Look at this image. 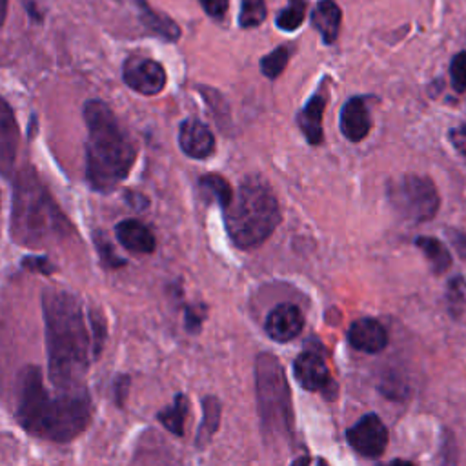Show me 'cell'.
<instances>
[{
    "mask_svg": "<svg viewBox=\"0 0 466 466\" xmlns=\"http://www.w3.org/2000/svg\"><path fill=\"white\" fill-rule=\"evenodd\" d=\"M291 466H326L320 459H313V457H299Z\"/></svg>",
    "mask_w": 466,
    "mask_h": 466,
    "instance_id": "cell-35",
    "label": "cell"
},
{
    "mask_svg": "<svg viewBox=\"0 0 466 466\" xmlns=\"http://www.w3.org/2000/svg\"><path fill=\"white\" fill-rule=\"evenodd\" d=\"M178 146L191 158H206L215 151V138L204 122L186 118L178 129Z\"/></svg>",
    "mask_w": 466,
    "mask_h": 466,
    "instance_id": "cell-10",
    "label": "cell"
},
{
    "mask_svg": "<svg viewBox=\"0 0 466 466\" xmlns=\"http://www.w3.org/2000/svg\"><path fill=\"white\" fill-rule=\"evenodd\" d=\"M187 397L184 393H178L173 400L171 406H167L166 410L158 411L157 419L162 422V426L166 430H169L171 433L182 437L184 435V422H186V415H187Z\"/></svg>",
    "mask_w": 466,
    "mask_h": 466,
    "instance_id": "cell-21",
    "label": "cell"
},
{
    "mask_svg": "<svg viewBox=\"0 0 466 466\" xmlns=\"http://www.w3.org/2000/svg\"><path fill=\"white\" fill-rule=\"evenodd\" d=\"M415 246L424 253L435 273H444L451 266V255L435 237H417Z\"/></svg>",
    "mask_w": 466,
    "mask_h": 466,
    "instance_id": "cell-20",
    "label": "cell"
},
{
    "mask_svg": "<svg viewBox=\"0 0 466 466\" xmlns=\"http://www.w3.org/2000/svg\"><path fill=\"white\" fill-rule=\"evenodd\" d=\"M198 186H200V191L206 198H211L213 202H217L222 209H226L233 198V191H231V186L228 184L226 178H222L220 175H215V173H209V175H204L200 177L198 180Z\"/></svg>",
    "mask_w": 466,
    "mask_h": 466,
    "instance_id": "cell-22",
    "label": "cell"
},
{
    "mask_svg": "<svg viewBox=\"0 0 466 466\" xmlns=\"http://www.w3.org/2000/svg\"><path fill=\"white\" fill-rule=\"evenodd\" d=\"M202 9L206 11L208 16L215 18V20H222L226 11H228V2L229 0H198Z\"/></svg>",
    "mask_w": 466,
    "mask_h": 466,
    "instance_id": "cell-31",
    "label": "cell"
},
{
    "mask_svg": "<svg viewBox=\"0 0 466 466\" xmlns=\"http://www.w3.org/2000/svg\"><path fill=\"white\" fill-rule=\"evenodd\" d=\"M22 268H25L27 271H36L44 275H51L56 269L46 257H25L22 258Z\"/></svg>",
    "mask_w": 466,
    "mask_h": 466,
    "instance_id": "cell-30",
    "label": "cell"
},
{
    "mask_svg": "<svg viewBox=\"0 0 466 466\" xmlns=\"http://www.w3.org/2000/svg\"><path fill=\"white\" fill-rule=\"evenodd\" d=\"M93 240H95V248L100 255V262L109 268V269H116L122 268L126 264V260L122 257H118L116 249L113 248V244L109 242V238L106 237V233L102 231H95L93 233Z\"/></svg>",
    "mask_w": 466,
    "mask_h": 466,
    "instance_id": "cell-25",
    "label": "cell"
},
{
    "mask_svg": "<svg viewBox=\"0 0 466 466\" xmlns=\"http://www.w3.org/2000/svg\"><path fill=\"white\" fill-rule=\"evenodd\" d=\"M202 410H204V417H202V424L197 431V446L202 448L208 444V441L211 439V435L215 433V430L218 428V420H220V402L215 397H206L202 400Z\"/></svg>",
    "mask_w": 466,
    "mask_h": 466,
    "instance_id": "cell-23",
    "label": "cell"
},
{
    "mask_svg": "<svg viewBox=\"0 0 466 466\" xmlns=\"http://www.w3.org/2000/svg\"><path fill=\"white\" fill-rule=\"evenodd\" d=\"M289 2H295V0H289Z\"/></svg>",
    "mask_w": 466,
    "mask_h": 466,
    "instance_id": "cell-38",
    "label": "cell"
},
{
    "mask_svg": "<svg viewBox=\"0 0 466 466\" xmlns=\"http://www.w3.org/2000/svg\"><path fill=\"white\" fill-rule=\"evenodd\" d=\"M388 200L391 208L410 222H428L437 215L439 193L431 178L406 173L388 184Z\"/></svg>",
    "mask_w": 466,
    "mask_h": 466,
    "instance_id": "cell-7",
    "label": "cell"
},
{
    "mask_svg": "<svg viewBox=\"0 0 466 466\" xmlns=\"http://www.w3.org/2000/svg\"><path fill=\"white\" fill-rule=\"evenodd\" d=\"M346 437L350 446L364 457H379L388 444V431L382 420L373 413H368L355 422Z\"/></svg>",
    "mask_w": 466,
    "mask_h": 466,
    "instance_id": "cell-9",
    "label": "cell"
},
{
    "mask_svg": "<svg viewBox=\"0 0 466 466\" xmlns=\"http://www.w3.org/2000/svg\"><path fill=\"white\" fill-rule=\"evenodd\" d=\"M304 326L302 313L293 304H279L266 319V331L277 342H288L295 339Z\"/></svg>",
    "mask_w": 466,
    "mask_h": 466,
    "instance_id": "cell-11",
    "label": "cell"
},
{
    "mask_svg": "<svg viewBox=\"0 0 466 466\" xmlns=\"http://www.w3.org/2000/svg\"><path fill=\"white\" fill-rule=\"evenodd\" d=\"M446 235H448V240L451 242V246L455 248V251L459 253V257L466 262V235L457 229H446Z\"/></svg>",
    "mask_w": 466,
    "mask_h": 466,
    "instance_id": "cell-34",
    "label": "cell"
},
{
    "mask_svg": "<svg viewBox=\"0 0 466 466\" xmlns=\"http://www.w3.org/2000/svg\"><path fill=\"white\" fill-rule=\"evenodd\" d=\"M390 466H413V464L408 462V461H399V459H397V461H391Z\"/></svg>",
    "mask_w": 466,
    "mask_h": 466,
    "instance_id": "cell-37",
    "label": "cell"
},
{
    "mask_svg": "<svg viewBox=\"0 0 466 466\" xmlns=\"http://www.w3.org/2000/svg\"><path fill=\"white\" fill-rule=\"evenodd\" d=\"M371 129L370 111L362 96H351L340 111V131L351 142H360Z\"/></svg>",
    "mask_w": 466,
    "mask_h": 466,
    "instance_id": "cell-13",
    "label": "cell"
},
{
    "mask_svg": "<svg viewBox=\"0 0 466 466\" xmlns=\"http://www.w3.org/2000/svg\"><path fill=\"white\" fill-rule=\"evenodd\" d=\"M226 211V229L235 246L251 249L260 246L279 226L280 209L277 197L258 175L246 177Z\"/></svg>",
    "mask_w": 466,
    "mask_h": 466,
    "instance_id": "cell-5",
    "label": "cell"
},
{
    "mask_svg": "<svg viewBox=\"0 0 466 466\" xmlns=\"http://www.w3.org/2000/svg\"><path fill=\"white\" fill-rule=\"evenodd\" d=\"M348 340L359 351L377 353L388 344V333L379 320L360 319L350 326Z\"/></svg>",
    "mask_w": 466,
    "mask_h": 466,
    "instance_id": "cell-14",
    "label": "cell"
},
{
    "mask_svg": "<svg viewBox=\"0 0 466 466\" xmlns=\"http://www.w3.org/2000/svg\"><path fill=\"white\" fill-rule=\"evenodd\" d=\"M15 415L27 433L53 442H69L89 426L93 402L84 386L49 395L42 370L25 366L18 375Z\"/></svg>",
    "mask_w": 466,
    "mask_h": 466,
    "instance_id": "cell-2",
    "label": "cell"
},
{
    "mask_svg": "<svg viewBox=\"0 0 466 466\" xmlns=\"http://www.w3.org/2000/svg\"><path fill=\"white\" fill-rule=\"evenodd\" d=\"M304 15H306V2L304 0H295V2H289L288 7H284L277 15L275 24L282 31H295L297 27H300V24L304 20Z\"/></svg>",
    "mask_w": 466,
    "mask_h": 466,
    "instance_id": "cell-24",
    "label": "cell"
},
{
    "mask_svg": "<svg viewBox=\"0 0 466 466\" xmlns=\"http://www.w3.org/2000/svg\"><path fill=\"white\" fill-rule=\"evenodd\" d=\"M342 13L333 0H319L311 11V25L322 35L326 44H333L340 31Z\"/></svg>",
    "mask_w": 466,
    "mask_h": 466,
    "instance_id": "cell-18",
    "label": "cell"
},
{
    "mask_svg": "<svg viewBox=\"0 0 466 466\" xmlns=\"http://www.w3.org/2000/svg\"><path fill=\"white\" fill-rule=\"evenodd\" d=\"M5 15H7V0H0V27L5 22Z\"/></svg>",
    "mask_w": 466,
    "mask_h": 466,
    "instance_id": "cell-36",
    "label": "cell"
},
{
    "mask_svg": "<svg viewBox=\"0 0 466 466\" xmlns=\"http://www.w3.org/2000/svg\"><path fill=\"white\" fill-rule=\"evenodd\" d=\"M288 58H289V49L286 46L277 47L275 51H271L269 55H266L260 60L262 75L268 76V78H277L284 71V67L288 64Z\"/></svg>",
    "mask_w": 466,
    "mask_h": 466,
    "instance_id": "cell-27",
    "label": "cell"
},
{
    "mask_svg": "<svg viewBox=\"0 0 466 466\" xmlns=\"http://www.w3.org/2000/svg\"><path fill=\"white\" fill-rule=\"evenodd\" d=\"M324 87H326V84H322L319 87V91L306 102V106L297 115V126L304 133L306 140L313 146L320 144L324 138L322 115H324L326 102H328V91Z\"/></svg>",
    "mask_w": 466,
    "mask_h": 466,
    "instance_id": "cell-12",
    "label": "cell"
},
{
    "mask_svg": "<svg viewBox=\"0 0 466 466\" xmlns=\"http://www.w3.org/2000/svg\"><path fill=\"white\" fill-rule=\"evenodd\" d=\"M257 397L264 424L269 430H288L291 426V404L286 375L280 362L268 353L258 355L255 364Z\"/></svg>",
    "mask_w": 466,
    "mask_h": 466,
    "instance_id": "cell-6",
    "label": "cell"
},
{
    "mask_svg": "<svg viewBox=\"0 0 466 466\" xmlns=\"http://www.w3.org/2000/svg\"><path fill=\"white\" fill-rule=\"evenodd\" d=\"M450 76H451L453 89L457 93H464L466 91V53L464 51L453 56L450 66Z\"/></svg>",
    "mask_w": 466,
    "mask_h": 466,
    "instance_id": "cell-29",
    "label": "cell"
},
{
    "mask_svg": "<svg viewBox=\"0 0 466 466\" xmlns=\"http://www.w3.org/2000/svg\"><path fill=\"white\" fill-rule=\"evenodd\" d=\"M87 320H89V329H91V339H93V357L98 359L100 351L104 350V342H106V335H107L106 317H104V313L91 309L87 313Z\"/></svg>",
    "mask_w": 466,
    "mask_h": 466,
    "instance_id": "cell-28",
    "label": "cell"
},
{
    "mask_svg": "<svg viewBox=\"0 0 466 466\" xmlns=\"http://www.w3.org/2000/svg\"><path fill=\"white\" fill-rule=\"evenodd\" d=\"M129 386H131V379L129 375H118L115 377V402L122 408L124 402H126V397H127V391H129Z\"/></svg>",
    "mask_w": 466,
    "mask_h": 466,
    "instance_id": "cell-32",
    "label": "cell"
},
{
    "mask_svg": "<svg viewBox=\"0 0 466 466\" xmlns=\"http://www.w3.org/2000/svg\"><path fill=\"white\" fill-rule=\"evenodd\" d=\"M266 18V4L264 0H242V7L238 13V25L248 29L260 25Z\"/></svg>",
    "mask_w": 466,
    "mask_h": 466,
    "instance_id": "cell-26",
    "label": "cell"
},
{
    "mask_svg": "<svg viewBox=\"0 0 466 466\" xmlns=\"http://www.w3.org/2000/svg\"><path fill=\"white\" fill-rule=\"evenodd\" d=\"M135 2H137V7H138V13H140V20L149 31H153L155 35H158V36H162L164 40H169V42L178 40L180 29L169 16L151 9V5L146 0H135Z\"/></svg>",
    "mask_w": 466,
    "mask_h": 466,
    "instance_id": "cell-19",
    "label": "cell"
},
{
    "mask_svg": "<svg viewBox=\"0 0 466 466\" xmlns=\"http://www.w3.org/2000/svg\"><path fill=\"white\" fill-rule=\"evenodd\" d=\"M295 379L304 390L315 391V390H324L329 384V373L328 368L322 360L320 355L313 351H304L295 359L293 364Z\"/></svg>",
    "mask_w": 466,
    "mask_h": 466,
    "instance_id": "cell-15",
    "label": "cell"
},
{
    "mask_svg": "<svg viewBox=\"0 0 466 466\" xmlns=\"http://www.w3.org/2000/svg\"><path fill=\"white\" fill-rule=\"evenodd\" d=\"M116 238L118 242L131 253H151L157 246L153 231L135 218H126L116 224Z\"/></svg>",
    "mask_w": 466,
    "mask_h": 466,
    "instance_id": "cell-17",
    "label": "cell"
},
{
    "mask_svg": "<svg viewBox=\"0 0 466 466\" xmlns=\"http://www.w3.org/2000/svg\"><path fill=\"white\" fill-rule=\"evenodd\" d=\"M84 120L87 127L86 178L93 191L106 195L129 175L137 149L106 102H86Z\"/></svg>",
    "mask_w": 466,
    "mask_h": 466,
    "instance_id": "cell-3",
    "label": "cell"
},
{
    "mask_svg": "<svg viewBox=\"0 0 466 466\" xmlns=\"http://www.w3.org/2000/svg\"><path fill=\"white\" fill-rule=\"evenodd\" d=\"M448 137H450V142L455 147V151L461 155H466V126L462 124V126L451 127Z\"/></svg>",
    "mask_w": 466,
    "mask_h": 466,
    "instance_id": "cell-33",
    "label": "cell"
},
{
    "mask_svg": "<svg viewBox=\"0 0 466 466\" xmlns=\"http://www.w3.org/2000/svg\"><path fill=\"white\" fill-rule=\"evenodd\" d=\"M122 78L133 91L153 96L166 87V71L162 64L146 56H129L122 67Z\"/></svg>",
    "mask_w": 466,
    "mask_h": 466,
    "instance_id": "cell-8",
    "label": "cell"
},
{
    "mask_svg": "<svg viewBox=\"0 0 466 466\" xmlns=\"http://www.w3.org/2000/svg\"><path fill=\"white\" fill-rule=\"evenodd\" d=\"M71 233V224L31 167L16 175L11 208V237L27 248H42Z\"/></svg>",
    "mask_w": 466,
    "mask_h": 466,
    "instance_id": "cell-4",
    "label": "cell"
},
{
    "mask_svg": "<svg viewBox=\"0 0 466 466\" xmlns=\"http://www.w3.org/2000/svg\"><path fill=\"white\" fill-rule=\"evenodd\" d=\"M18 127L11 106L0 98V171L7 173L16 158Z\"/></svg>",
    "mask_w": 466,
    "mask_h": 466,
    "instance_id": "cell-16",
    "label": "cell"
},
{
    "mask_svg": "<svg viewBox=\"0 0 466 466\" xmlns=\"http://www.w3.org/2000/svg\"><path fill=\"white\" fill-rule=\"evenodd\" d=\"M42 311L49 380L58 390L80 388L82 377L95 359L82 302L69 291L47 289L42 295Z\"/></svg>",
    "mask_w": 466,
    "mask_h": 466,
    "instance_id": "cell-1",
    "label": "cell"
}]
</instances>
